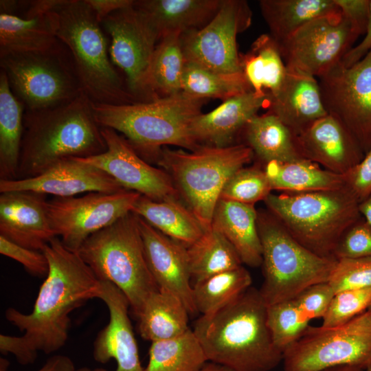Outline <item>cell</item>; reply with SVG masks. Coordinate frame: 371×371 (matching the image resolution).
<instances>
[{
  "instance_id": "1",
  "label": "cell",
  "mask_w": 371,
  "mask_h": 371,
  "mask_svg": "<svg viewBox=\"0 0 371 371\" xmlns=\"http://www.w3.org/2000/svg\"><path fill=\"white\" fill-rule=\"evenodd\" d=\"M42 251L49 271L41 284L30 313L14 308L5 311V318L21 336L1 334L0 350L14 355L22 365L33 363L41 351L49 355L63 348L68 339L69 315L93 298H97L100 280L77 251L67 248L55 237Z\"/></svg>"
},
{
  "instance_id": "2",
  "label": "cell",
  "mask_w": 371,
  "mask_h": 371,
  "mask_svg": "<svg viewBox=\"0 0 371 371\" xmlns=\"http://www.w3.org/2000/svg\"><path fill=\"white\" fill-rule=\"evenodd\" d=\"M267 305L249 287L233 301L194 324L208 361L233 371H270L282 361L267 322Z\"/></svg>"
},
{
  "instance_id": "3",
  "label": "cell",
  "mask_w": 371,
  "mask_h": 371,
  "mask_svg": "<svg viewBox=\"0 0 371 371\" xmlns=\"http://www.w3.org/2000/svg\"><path fill=\"white\" fill-rule=\"evenodd\" d=\"M93 102L82 92L72 101L38 111H25L17 177H36L58 162L105 152Z\"/></svg>"
},
{
  "instance_id": "4",
  "label": "cell",
  "mask_w": 371,
  "mask_h": 371,
  "mask_svg": "<svg viewBox=\"0 0 371 371\" xmlns=\"http://www.w3.org/2000/svg\"><path fill=\"white\" fill-rule=\"evenodd\" d=\"M207 100L183 92L149 102L128 104L93 102L95 119L100 127L120 133L147 162L156 161L164 147L174 145L190 151L198 146L190 134V124Z\"/></svg>"
},
{
  "instance_id": "5",
  "label": "cell",
  "mask_w": 371,
  "mask_h": 371,
  "mask_svg": "<svg viewBox=\"0 0 371 371\" xmlns=\"http://www.w3.org/2000/svg\"><path fill=\"white\" fill-rule=\"evenodd\" d=\"M56 37L69 50L83 92L94 103L138 102L109 56L101 23L86 0H58Z\"/></svg>"
},
{
  "instance_id": "6",
  "label": "cell",
  "mask_w": 371,
  "mask_h": 371,
  "mask_svg": "<svg viewBox=\"0 0 371 371\" xmlns=\"http://www.w3.org/2000/svg\"><path fill=\"white\" fill-rule=\"evenodd\" d=\"M77 252L98 280L112 283L124 294L136 317L159 289L148 265L138 217L133 212L90 236Z\"/></svg>"
},
{
  "instance_id": "7",
  "label": "cell",
  "mask_w": 371,
  "mask_h": 371,
  "mask_svg": "<svg viewBox=\"0 0 371 371\" xmlns=\"http://www.w3.org/2000/svg\"><path fill=\"white\" fill-rule=\"evenodd\" d=\"M268 211L302 245L331 257L344 232L361 218L359 202L345 187L329 190L271 193L264 201Z\"/></svg>"
},
{
  "instance_id": "8",
  "label": "cell",
  "mask_w": 371,
  "mask_h": 371,
  "mask_svg": "<svg viewBox=\"0 0 371 371\" xmlns=\"http://www.w3.org/2000/svg\"><path fill=\"white\" fill-rule=\"evenodd\" d=\"M254 157L251 149L243 143L201 145L190 152L164 147L156 162L171 177L179 195L207 230L226 182Z\"/></svg>"
},
{
  "instance_id": "9",
  "label": "cell",
  "mask_w": 371,
  "mask_h": 371,
  "mask_svg": "<svg viewBox=\"0 0 371 371\" xmlns=\"http://www.w3.org/2000/svg\"><path fill=\"white\" fill-rule=\"evenodd\" d=\"M267 305L296 297L310 286L328 281L337 259L319 256L298 242L269 211L258 212Z\"/></svg>"
},
{
  "instance_id": "10",
  "label": "cell",
  "mask_w": 371,
  "mask_h": 371,
  "mask_svg": "<svg viewBox=\"0 0 371 371\" xmlns=\"http://www.w3.org/2000/svg\"><path fill=\"white\" fill-rule=\"evenodd\" d=\"M0 66L25 111L54 108L83 92L71 54L62 43L47 51L1 56Z\"/></svg>"
},
{
  "instance_id": "11",
  "label": "cell",
  "mask_w": 371,
  "mask_h": 371,
  "mask_svg": "<svg viewBox=\"0 0 371 371\" xmlns=\"http://www.w3.org/2000/svg\"><path fill=\"white\" fill-rule=\"evenodd\" d=\"M284 371H326L341 366L363 370L371 363V314L366 310L333 327H309L283 352Z\"/></svg>"
},
{
  "instance_id": "12",
  "label": "cell",
  "mask_w": 371,
  "mask_h": 371,
  "mask_svg": "<svg viewBox=\"0 0 371 371\" xmlns=\"http://www.w3.org/2000/svg\"><path fill=\"white\" fill-rule=\"evenodd\" d=\"M140 196L124 189L54 197L47 201V214L56 236L67 248L77 251L90 236L132 212Z\"/></svg>"
},
{
  "instance_id": "13",
  "label": "cell",
  "mask_w": 371,
  "mask_h": 371,
  "mask_svg": "<svg viewBox=\"0 0 371 371\" xmlns=\"http://www.w3.org/2000/svg\"><path fill=\"white\" fill-rule=\"evenodd\" d=\"M359 36L340 12L308 22L278 46L288 71L319 78L341 62Z\"/></svg>"
},
{
  "instance_id": "14",
  "label": "cell",
  "mask_w": 371,
  "mask_h": 371,
  "mask_svg": "<svg viewBox=\"0 0 371 371\" xmlns=\"http://www.w3.org/2000/svg\"><path fill=\"white\" fill-rule=\"evenodd\" d=\"M246 1L223 0L212 18L202 28L181 35L186 63L220 73L242 72L237 35L251 23Z\"/></svg>"
},
{
  "instance_id": "15",
  "label": "cell",
  "mask_w": 371,
  "mask_h": 371,
  "mask_svg": "<svg viewBox=\"0 0 371 371\" xmlns=\"http://www.w3.org/2000/svg\"><path fill=\"white\" fill-rule=\"evenodd\" d=\"M317 80L328 113L343 123L366 154L371 148V49L352 65L340 63Z\"/></svg>"
},
{
  "instance_id": "16",
  "label": "cell",
  "mask_w": 371,
  "mask_h": 371,
  "mask_svg": "<svg viewBox=\"0 0 371 371\" xmlns=\"http://www.w3.org/2000/svg\"><path fill=\"white\" fill-rule=\"evenodd\" d=\"M100 23L111 39V61L124 73L128 91L137 102H146L145 81L159 41L157 32L133 3L110 14Z\"/></svg>"
},
{
  "instance_id": "17",
  "label": "cell",
  "mask_w": 371,
  "mask_h": 371,
  "mask_svg": "<svg viewBox=\"0 0 371 371\" xmlns=\"http://www.w3.org/2000/svg\"><path fill=\"white\" fill-rule=\"evenodd\" d=\"M101 133L106 145V151L76 159L104 171L123 188L150 199H179V193L166 171L151 166L115 130L101 127Z\"/></svg>"
},
{
  "instance_id": "18",
  "label": "cell",
  "mask_w": 371,
  "mask_h": 371,
  "mask_svg": "<svg viewBox=\"0 0 371 371\" xmlns=\"http://www.w3.org/2000/svg\"><path fill=\"white\" fill-rule=\"evenodd\" d=\"M97 298L106 304L109 313V322L95 339L94 359L101 363L114 359L117 364L114 371H144L128 315L130 304L128 299L116 286L106 281H100ZM76 371L107 370L85 367Z\"/></svg>"
},
{
  "instance_id": "19",
  "label": "cell",
  "mask_w": 371,
  "mask_h": 371,
  "mask_svg": "<svg viewBox=\"0 0 371 371\" xmlns=\"http://www.w3.org/2000/svg\"><path fill=\"white\" fill-rule=\"evenodd\" d=\"M124 189L104 171L76 158L62 160L34 177L0 179L1 193L30 191L62 198L85 192H115Z\"/></svg>"
},
{
  "instance_id": "20",
  "label": "cell",
  "mask_w": 371,
  "mask_h": 371,
  "mask_svg": "<svg viewBox=\"0 0 371 371\" xmlns=\"http://www.w3.org/2000/svg\"><path fill=\"white\" fill-rule=\"evenodd\" d=\"M137 217L148 265L159 289L179 298L190 315L196 313L187 247Z\"/></svg>"
},
{
  "instance_id": "21",
  "label": "cell",
  "mask_w": 371,
  "mask_h": 371,
  "mask_svg": "<svg viewBox=\"0 0 371 371\" xmlns=\"http://www.w3.org/2000/svg\"><path fill=\"white\" fill-rule=\"evenodd\" d=\"M46 195L30 191L0 194V236L22 247L41 251L57 237L47 209Z\"/></svg>"
},
{
  "instance_id": "22",
  "label": "cell",
  "mask_w": 371,
  "mask_h": 371,
  "mask_svg": "<svg viewBox=\"0 0 371 371\" xmlns=\"http://www.w3.org/2000/svg\"><path fill=\"white\" fill-rule=\"evenodd\" d=\"M296 142L304 159L339 175L357 164L365 155L347 128L330 113L296 136Z\"/></svg>"
},
{
  "instance_id": "23",
  "label": "cell",
  "mask_w": 371,
  "mask_h": 371,
  "mask_svg": "<svg viewBox=\"0 0 371 371\" xmlns=\"http://www.w3.org/2000/svg\"><path fill=\"white\" fill-rule=\"evenodd\" d=\"M269 94L249 91L223 102L214 110L201 113L190 124V134L198 146L224 147L232 145L247 122L260 109H267Z\"/></svg>"
},
{
  "instance_id": "24",
  "label": "cell",
  "mask_w": 371,
  "mask_h": 371,
  "mask_svg": "<svg viewBox=\"0 0 371 371\" xmlns=\"http://www.w3.org/2000/svg\"><path fill=\"white\" fill-rule=\"evenodd\" d=\"M269 99L267 111L276 115L295 136L328 114L317 78L308 75L287 70L282 86Z\"/></svg>"
},
{
  "instance_id": "25",
  "label": "cell",
  "mask_w": 371,
  "mask_h": 371,
  "mask_svg": "<svg viewBox=\"0 0 371 371\" xmlns=\"http://www.w3.org/2000/svg\"><path fill=\"white\" fill-rule=\"evenodd\" d=\"M223 0H140L133 5L148 21L159 40L165 35L202 28L219 10Z\"/></svg>"
},
{
  "instance_id": "26",
  "label": "cell",
  "mask_w": 371,
  "mask_h": 371,
  "mask_svg": "<svg viewBox=\"0 0 371 371\" xmlns=\"http://www.w3.org/2000/svg\"><path fill=\"white\" fill-rule=\"evenodd\" d=\"M257 220L258 211L254 205L220 199L211 225L231 243L243 264L252 267L262 264Z\"/></svg>"
},
{
  "instance_id": "27",
  "label": "cell",
  "mask_w": 371,
  "mask_h": 371,
  "mask_svg": "<svg viewBox=\"0 0 371 371\" xmlns=\"http://www.w3.org/2000/svg\"><path fill=\"white\" fill-rule=\"evenodd\" d=\"M57 14L51 12L32 19L0 14V56L9 54L44 52L58 46Z\"/></svg>"
},
{
  "instance_id": "28",
  "label": "cell",
  "mask_w": 371,
  "mask_h": 371,
  "mask_svg": "<svg viewBox=\"0 0 371 371\" xmlns=\"http://www.w3.org/2000/svg\"><path fill=\"white\" fill-rule=\"evenodd\" d=\"M245 143L263 165L270 161L289 162L304 159L298 149L296 136L274 114L256 115L243 131Z\"/></svg>"
},
{
  "instance_id": "29",
  "label": "cell",
  "mask_w": 371,
  "mask_h": 371,
  "mask_svg": "<svg viewBox=\"0 0 371 371\" xmlns=\"http://www.w3.org/2000/svg\"><path fill=\"white\" fill-rule=\"evenodd\" d=\"M133 212L186 247L196 242L205 232L188 207H185L177 199L154 201L141 195Z\"/></svg>"
},
{
  "instance_id": "30",
  "label": "cell",
  "mask_w": 371,
  "mask_h": 371,
  "mask_svg": "<svg viewBox=\"0 0 371 371\" xmlns=\"http://www.w3.org/2000/svg\"><path fill=\"white\" fill-rule=\"evenodd\" d=\"M259 5L278 44L313 20L341 12L335 0H260Z\"/></svg>"
},
{
  "instance_id": "31",
  "label": "cell",
  "mask_w": 371,
  "mask_h": 371,
  "mask_svg": "<svg viewBox=\"0 0 371 371\" xmlns=\"http://www.w3.org/2000/svg\"><path fill=\"white\" fill-rule=\"evenodd\" d=\"M181 35L179 32L170 33L159 41L146 74V102L182 93L186 61Z\"/></svg>"
},
{
  "instance_id": "32",
  "label": "cell",
  "mask_w": 371,
  "mask_h": 371,
  "mask_svg": "<svg viewBox=\"0 0 371 371\" xmlns=\"http://www.w3.org/2000/svg\"><path fill=\"white\" fill-rule=\"evenodd\" d=\"M190 315L175 295L158 289L145 301L138 319L141 337L151 342L171 339L187 331Z\"/></svg>"
},
{
  "instance_id": "33",
  "label": "cell",
  "mask_w": 371,
  "mask_h": 371,
  "mask_svg": "<svg viewBox=\"0 0 371 371\" xmlns=\"http://www.w3.org/2000/svg\"><path fill=\"white\" fill-rule=\"evenodd\" d=\"M240 58L242 72L253 91L271 96L280 90L287 69L278 44L269 34L258 36Z\"/></svg>"
},
{
  "instance_id": "34",
  "label": "cell",
  "mask_w": 371,
  "mask_h": 371,
  "mask_svg": "<svg viewBox=\"0 0 371 371\" xmlns=\"http://www.w3.org/2000/svg\"><path fill=\"white\" fill-rule=\"evenodd\" d=\"M263 169L272 190L302 193L344 187L343 175L333 172L306 159L289 162L270 161Z\"/></svg>"
},
{
  "instance_id": "35",
  "label": "cell",
  "mask_w": 371,
  "mask_h": 371,
  "mask_svg": "<svg viewBox=\"0 0 371 371\" xmlns=\"http://www.w3.org/2000/svg\"><path fill=\"white\" fill-rule=\"evenodd\" d=\"M23 104L0 71V179H16L23 132Z\"/></svg>"
},
{
  "instance_id": "36",
  "label": "cell",
  "mask_w": 371,
  "mask_h": 371,
  "mask_svg": "<svg viewBox=\"0 0 371 371\" xmlns=\"http://www.w3.org/2000/svg\"><path fill=\"white\" fill-rule=\"evenodd\" d=\"M190 270L194 282L243 266L231 243L211 227L187 247Z\"/></svg>"
},
{
  "instance_id": "37",
  "label": "cell",
  "mask_w": 371,
  "mask_h": 371,
  "mask_svg": "<svg viewBox=\"0 0 371 371\" xmlns=\"http://www.w3.org/2000/svg\"><path fill=\"white\" fill-rule=\"evenodd\" d=\"M144 371H198L208 361L192 329L177 337L151 342Z\"/></svg>"
},
{
  "instance_id": "38",
  "label": "cell",
  "mask_w": 371,
  "mask_h": 371,
  "mask_svg": "<svg viewBox=\"0 0 371 371\" xmlns=\"http://www.w3.org/2000/svg\"><path fill=\"white\" fill-rule=\"evenodd\" d=\"M250 273L243 267L223 271L192 285L197 313L210 314L229 304L251 286Z\"/></svg>"
},
{
  "instance_id": "39",
  "label": "cell",
  "mask_w": 371,
  "mask_h": 371,
  "mask_svg": "<svg viewBox=\"0 0 371 371\" xmlns=\"http://www.w3.org/2000/svg\"><path fill=\"white\" fill-rule=\"evenodd\" d=\"M252 91L243 72L220 73L186 63L182 80V92L192 98L225 101Z\"/></svg>"
},
{
  "instance_id": "40",
  "label": "cell",
  "mask_w": 371,
  "mask_h": 371,
  "mask_svg": "<svg viewBox=\"0 0 371 371\" xmlns=\"http://www.w3.org/2000/svg\"><path fill=\"white\" fill-rule=\"evenodd\" d=\"M310 321L293 298L267 306V326L275 346L282 353L301 337Z\"/></svg>"
},
{
  "instance_id": "41",
  "label": "cell",
  "mask_w": 371,
  "mask_h": 371,
  "mask_svg": "<svg viewBox=\"0 0 371 371\" xmlns=\"http://www.w3.org/2000/svg\"><path fill=\"white\" fill-rule=\"evenodd\" d=\"M272 189L263 167L254 165L237 170L226 182L220 199L253 205L265 201Z\"/></svg>"
},
{
  "instance_id": "42",
  "label": "cell",
  "mask_w": 371,
  "mask_h": 371,
  "mask_svg": "<svg viewBox=\"0 0 371 371\" xmlns=\"http://www.w3.org/2000/svg\"><path fill=\"white\" fill-rule=\"evenodd\" d=\"M371 303V287L339 291L322 319L321 326L333 327L344 324L363 312Z\"/></svg>"
},
{
  "instance_id": "43",
  "label": "cell",
  "mask_w": 371,
  "mask_h": 371,
  "mask_svg": "<svg viewBox=\"0 0 371 371\" xmlns=\"http://www.w3.org/2000/svg\"><path fill=\"white\" fill-rule=\"evenodd\" d=\"M328 282L335 293L371 287V257L337 260Z\"/></svg>"
},
{
  "instance_id": "44",
  "label": "cell",
  "mask_w": 371,
  "mask_h": 371,
  "mask_svg": "<svg viewBox=\"0 0 371 371\" xmlns=\"http://www.w3.org/2000/svg\"><path fill=\"white\" fill-rule=\"evenodd\" d=\"M337 259L371 257V226L361 217L339 239L333 254Z\"/></svg>"
},
{
  "instance_id": "45",
  "label": "cell",
  "mask_w": 371,
  "mask_h": 371,
  "mask_svg": "<svg viewBox=\"0 0 371 371\" xmlns=\"http://www.w3.org/2000/svg\"><path fill=\"white\" fill-rule=\"evenodd\" d=\"M330 284L321 282L308 286L293 299L310 319L322 318L335 295Z\"/></svg>"
},
{
  "instance_id": "46",
  "label": "cell",
  "mask_w": 371,
  "mask_h": 371,
  "mask_svg": "<svg viewBox=\"0 0 371 371\" xmlns=\"http://www.w3.org/2000/svg\"><path fill=\"white\" fill-rule=\"evenodd\" d=\"M0 253L21 263L34 276L41 278L47 275L48 260L41 251L22 247L0 236Z\"/></svg>"
},
{
  "instance_id": "47",
  "label": "cell",
  "mask_w": 371,
  "mask_h": 371,
  "mask_svg": "<svg viewBox=\"0 0 371 371\" xmlns=\"http://www.w3.org/2000/svg\"><path fill=\"white\" fill-rule=\"evenodd\" d=\"M344 187L360 203L371 194V148L363 159L342 175Z\"/></svg>"
},
{
  "instance_id": "48",
  "label": "cell",
  "mask_w": 371,
  "mask_h": 371,
  "mask_svg": "<svg viewBox=\"0 0 371 371\" xmlns=\"http://www.w3.org/2000/svg\"><path fill=\"white\" fill-rule=\"evenodd\" d=\"M341 14L359 36L364 35L370 17V0H335Z\"/></svg>"
},
{
  "instance_id": "49",
  "label": "cell",
  "mask_w": 371,
  "mask_h": 371,
  "mask_svg": "<svg viewBox=\"0 0 371 371\" xmlns=\"http://www.w3.org/2000/svg\"><path fill=\"white\" fill-rule=\"evenodd\" d=\"M93 10L98 21H101L110 14L133 5L134 0H86Z\"/></svg>"
},
{
  "instance_id": "50",
  "label": "cell",
  "mask_w": 371,
  "mask_h": 371,
  "mask_svg": "<svg viewBox=\"0 0 371 371\" xmlns=\"http://www.w3.org/2000/svg\"><path fill=\"white\" fill-rule=\"evenodd\" d=\"M363 38L356 46L353 47L345 55L341 64L348 67L357 63L371 49V0L370 17L366 32Z\"/></svg>"
},
{
  "instance_id": "51",
  "label": "cell",
  "mask_w": 371,
  "mask_h": 371,
  "mask_svg": "<svg viewBox=\"0 0 371 371\" xmlns=\"http://www.w3.org/2000/svg\"><path fill=\"white\" fill-rule=\"evenodd\" d=\"M8 361L1 359L0 371H5ZM37 371H76L73 361L66 355H55L50 357Z\"/></svg>"
},
{
  "instance_id": "52",
  "label": "cell",
  "mask_w": 371,
  "mask_h": 371,
  "mask_svg": "<svg viewBox=\"0 0 371 371\" xmlns=\"http://www.w3.org/2000/svg\"><path fill=\"white\" fill-rule=\"evenodd\" d=\"M58 0H38L27 3L26 10L22 18L32 19L39 15L51 12L57 5Z\"/></svg>"
},
{
  "instance_id": "53",
  "label": "cell",
  "mask_w": 371,
  "mask_h": 371,
  "mask_svg": "<svg viewBox=\"0 0 371 371\" xmlns=\"http://www.w3.org/2000/svg\"><path fill=\"white\" fill-rule=\"evenodd\" d=\"M361 217L371 226V194L359 204Z\"/></svg>"
},
{
  "instance_id": "54",
  "label": "cell",
  "mask_w": 371,
  "mask_h": 371,
  "mask_svg": "<svg viewBox=\"0 0 371 371\" xmlns=\"http://www.w3.org/2000/svg\"><path fill=\"white\" fill-rule=\"evenodd\" d=\"M198 371H233L229 368L216 363L207 361Z\"/></svg>"
},
{
  "instance_id": "55",
  "label": "cell",
  "mask_w": 371,
  "mask_h": 371,
  "mask_svg": "<svg viewBox=\"0 0 371 371\" xmlns=\"http://www.w3.org/2000/svg\"><path fill=\"white\" fill-rule=\"evenodd\" d=\"M363 370L354 366H341L332 368L326 371H363Z\"/></svg>"
},
{
  "instance_id": "56",
  "label": "cell",
  "mask_w": 371,
  "mask_h": 371,
  "mask_svg": "<svg viewBox=\"0 0 371 371\" xmlns=\"http://www.w3.org/2000/svg\"><path fill=\"white\" fill-rule=\"evenodd\" d=\"M366 371H371V363L366 368Z\"/></svg>"
},
{
  "instance_id": "57",
  "label": "cell",
  "mask_w": 371,
  "mask_h": 371,
  "mask_svg": "<svg viewBox=\"0 0 371 371\" xmlns=\"http://www.w3.org/2000/svg\"><path fill=\"white\" fill-rule=\"evenodd\" d=\"M367 311L371 314V303L370 304L369 306L368 307Z\"/></svg>"
}]
</instances>
